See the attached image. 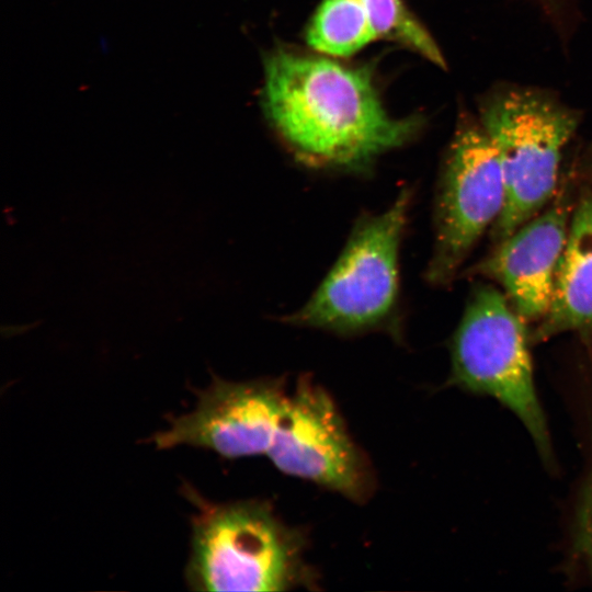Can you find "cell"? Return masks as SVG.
Returning <instances> with one entry per match:
<instances>
[{
  "mask_svg": "<svg viewBox=\"0 0 592 592\" xmlns=\"http://www.w3.org/2000/svg\"><path fill=\"white\" fill-rule=\"evenodd\" d=\"M262 102L294 156L320 169L367 171L420 127L388 114L366 69L285 48L265 58Z\"/></svg>",
  "mask_w": 592,
  "mask_h": 592,
  "instance_id": "cell-1",
  "label": "cell"
},
{
  "mask_svg": "<svg viewBox=\"0 0 592 592\" xmlns=\"http://www.w3.org/2000/svg\"><path fill=\"white\" fill-rule=\"evenodd\" d=\"M411 203L412 190L402 187L385 210L358 216L316 291L282 320L341 335L384 331L400 338L399 252Z\"/></svg>",
  "mask_w": 592,
  "mask_h": 592,
  "instance_id": "cell-2",
  "label": "cell"
},
{
  "mask_svg": "<svg viewBox=\"0 0 592 592\" xmlns=\"http://www.w3.org/2000/svg\"><path fill=\"white\" fill-rule=\"evenodd\" d=\"M477 116L497 150L504 178L505 204L491 228L499 242L550 202L562 151L581 115L551 91L499 83L482 93Z\"/></svg>",
  "mask_w": 592,
  "mask_h": 592,
  "instance_id": "cell-3",
  "label": "cell"
},
{
  "mask_svg": "<svg viewBox=\"0 0 592 592\" xmlns=\"http://www.w3.org/2000/svg\"><path fill=\"white\" fill-rule=\"evenodd\" d=\"M186 581L195 591H283L306 576L301 538L257 501L207 503L196 494Z\"/></svg>",
  "mask_w": 592,
  "mask_h": 592,
  "instance_id": "cell-4",
  "label": "cell"
},
{
  "mask_svg": "<svg viewBox=\"0 0 592 592\" xmlns=\"http://www.w3.org/2000/svg\"><path fill=\"white\" fill-rule=\"evenodd\" d=\"M526 321L504 293L477 285L451 341L449 383L496 399L524 425L545 460L551 442L534 379Z\"/></svg>",
  "mask_w": 592,
  "mask_h": 592,
  "instance_id": "cell-5",
  "label": "cell"
},
{
  "mask_svg": "<svg viewBox=\"0 0 592 592\" xmlns=\"http://www.w3.org/2000/svg\"><path fill=\"white\" fill-rule=\"evenodd\" d=\"M505 204L497 150L478 116L463 111L445 151L434 204V246L425 270L432 285L457 274Z\"/></svg>",
  "mask_w": 592,
  "mask_h": 592,
  "instance_id": "cell-6",
  "label": "cell"
},
{
  "mask_svg": "<svg viewBox=\"0 0 592 592\" xmlns=\"http://www.w3.org/2000/svg\"><path fill=\"white\" fill-rule=\"evenodd\" d=\"M282 473L365 501L374 483L364 454L329 394L307 376L287 396L267 452Z\"/></svg>",
  "mask_w": 592,
  "mask_h": 592,
  "instance_id": "cell-7",
  "label": "cell"
},
{
  "mask_svg": "<svg viewBox=\"0 0 592 592\" xmlns=\"http://www.w3.org/2000/svg\"><path fill=\"white\" fill-rule=\"evenodd\" d=\"M286 398L281 379L216 378L200 391L193 411L173 419L151 442L160 449L204 447L226 458L267 454Z\"/></svg>",
  "mask_w": 592,
  "mask_h": 592,
  "instance_id": "cell-8",
  "label": "cell"
},
{
  "mask_svg": "<svg viewBox=\"0 0 592 592\" xmlns=\"http://www.w3.org/2000/svg\"><path fill=\"white\" fill-rule=\"evenodd\" d=\"M571 213V205L559 197L497 242L493 251L470 267V275L497 283L526 322L540 321L551 303Z\"/></svg>",
  "mask_w": 592,
  "mask_h": 592,
  "instance_id": "cell-9",
  "label": "cell"
},
{
  "mask_svg": "<svg viewBox=\"0 0 592 592\" xmlns=\"http://www.w3.org/2000/svg\"><path fill=\"white\" fill-rule=\"evenodd\" d=\"M566 332L592 341V193L589 192L572 208L551 303L531 338L540 342Z\"/></svg>",
  "mask_w": 592,
  "mask_h": 592,
  "instance_id": "cell-10",
  "label": "cell"
},
{
  "mask_svg": "<svg viewBox=\"0 0 592 592\" xmlns=\"http://www.w3.org/2000/svg\"><path fill=\"white\" fill-rule=\"evenodd\" d=\"M309 46L329 57H348L376 39L363 0H322L307 29Z\"/></svg>",
  "mask_w": 592,
  "mask_h": 592,
  "instance_id": "cell-11",
  "label": "cell"
},
{
  "mask_svg": "<svg viewBox=\"0 0 592 592\" xmlns=\"http://www.w3.org/2000/svg\"><path fill=\"white\" fill-rule=\"evenodd\" d=\"M376 38L396 42L446 68L444 56L428 30L402 0H363Z\"/></svg>",
  "mask_w": 592,
  "mask_h": 592,
  "instance_id": "cell-12",
  "label": "cell"
},
{
  "mask_svg": "<svg viewBox=\"0 0 592 592\" xmlns=\"http://www.w3.org/2000/svg\"><path fill=\"white\" fill-rule=\"evenodd\" d=\"M576 543L592 576V466L577 513Z\"/></svg>",
  "mask_w": 592,
  "mask_h": 592,
  "instance_id": "cell-13",
  "label": "cell"
}]
</instances>
